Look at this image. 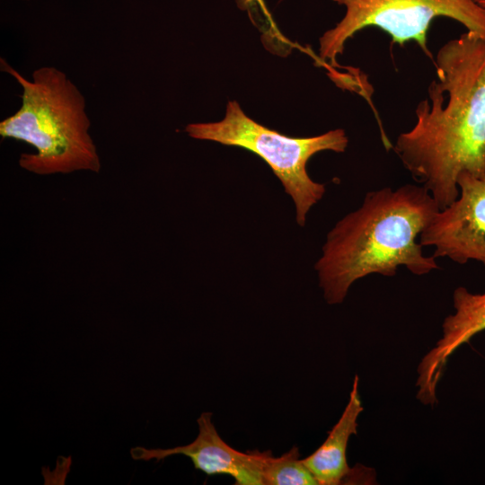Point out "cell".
<instances>
[{
	"mask_svg": "<svg viewBox=\"0 0 485 485\" xmlns=\"http://www.w3.org/2000/svg\"><path fill=\"white\" fill-rule=\"evenodd\" d=\"M435 65L428 99L393 150L444 209L459 196L460 172L485 174V39L467 31L440 48Z\"/></svg>",
	"mask_w": 485,
	"mask_h": 485,
	"instance_id": "cell-1",
	"label": "cell"
},
{
	"mask_svg": "<svg viewBox=\"0 0 485 485\" xmlns=\"http://www.w3.org/2000/svg\"><path fill=\"white\" fill-rule=\"evenodd\" d=\"M439 210L422 185L367 192L361 207L329 232L315 263L326 302L342 303L350 286L370 274L392 277L400 266L415 275L438 269L417 238Z\"/></svg>",
	"mask_w": 485,
	"mask_h": 485,
	"instance_id": "cell-2",
	"label": "cell"
},
{
	"mask_svg": "<svg viewBox=\"0 0 485 485\" xmlns=\"http://www.w3.org/2000/svg\"><path fill=\"white\" fill-rule=\"evenodd\" d=\"M0 64L22 91L21 107L0 122V136L36 149L20 155V167L39 175L99 172L101 161L89 133L85 98L66 74L41 66L30 80L3 58Z\"/></svg>",
	"mask_w": 485,
	"mask_h": 485,
	"instance_id": "cell-3",
	"label": "cell"
},
{
	"mask_svg": "<svg viewBox=\"0 0 485 485\" xmlns=\"http://www.w3.org/2000/svg\"><path fill=\"white\" fill-rule=\"evenodd\" d=\"M185 131L193 138L241 147L260 157L294 200L296 222L301 226L310 208L325 193L324 184L313 181L307 172L309 159L326 150L342 153L348 142L341 128L310 137H287L248 117L235 101L227 102L222 120L191 123Z\"/></svg>",
	"mask_w": 485,
	"mask_h": 485,
	"instance_id": "cell-4",
	"label": "cell"
},
{
	"mask_svg": "<svg viewBox=\"0 0 485 485\" xmlns=\"http://www.w3.org/2000/svg\"><path fill=\"white\" fill-rule=\"evenodd\" d=\"M344 5L343 18L319 40V56L336 66L347 40L360 30L374 26L401 45L415 41L431 57L427 33L439 16L462 23L469 31L485 39V7L474 0H333Z\"/></svg>",
	"mask_w": 485,
	"mask_h": 485,
	"instance_id": "cell-5",
	"label": "cell"
},
{
	"mask_svg": "<svg viewBox=\"0 0 485 485\" xmlns=\"http://www.w3.org/2000/svg\"><path fill=\"white\" fill-rule=\"evenodd\" d=\"M458 198L436 213L419 235L422 246H433V256L458 264L476 260L485 266V174L462 172Z\"/></svg>",
	"mask_w": 485,
	"mask_h": 485,
	"instance_id": "cell-6",
	"label": "cell"
},
{
	"mask_svg": "<svg viewBox=\"0 0 485 485\" xmlns=\"http://www.w3.org/2000/svg\"><path fill=\"white\" fill-rule=\"evenodd\" d=\"M197 437L186 445L167 449L131 448L134 460L160 461L168 456L182 454L189 457L196 470L207 475H229L238 485H263V467L269 451L241 452L219 436L211 412H203L197 419Z\"/></svg>",
	"mask_w": 485,
	"mask_h": 485,
	"instance_id": "cell-7",
	"label": "cell"
},
{
	"mask_svg": "<svg viewBox=\"0 0 485 485\" xmlns=\"http://www.w3.org/2000/svg\"><path fill=\"white\" fill-rule=\"evenodd\" d=\"M454 313L442 325L443 333L418 366L417 398L426 405L437 402L436 388L449 357L477 333L485 331V292L458 287L453 294Z\"/></svg>",
	"mask_w": 485,
	"mask_h": 485,
	"instance_id": "cell-8",
	"label": "cell"
},
{
	"mask_svg": "<svg viewBox=\"0 0 485 485\" xmlns=\"http://www.w3.org/2000/svg\"><path fill=\"white\" fill-rule=\"evenodd\" d=\"M358 382L356 375L348 402L325 441L303 459L318 485L373 484L375 481L373 469L365 466L350 468L347 461L348 439L357 433V419L363 410Z\"/></svg>",
	"mask_w": 485,
	"mask_h": 485,
	"instance_id": "cell-9",
	"label": "cell"
},
{
	"mask_svg": "<svg viewBox=\"0 0 485 485\" xmlns=\"http://www.w3.org/2000/svg\"><path fill=\"white\" fill-rule=\"evenodd\" d=\"M263 485H318L300 459L299 448L293 446L278 457L268 455L263 467Z\"/></svg>",
	"mask_w": 485,
	"mask_h": 485,
	"instance_id": "cell-10",
	"label": "cell"
},
{
	"mask_svg": "<svg viewBox=\"0 0 485 485\" xmlns=\"http://www.w3.org/2000/svg\"><path fill=\"white\" fill-rule=\"evenodd\" d=\"M257 1H260V0H238V3L242 4V5L248 6V5H250L251 4H252L254 2L257 3Z\"/></svg>",
	"mask_w": 485,
	"mask_h": 485,
	"instance_id": "cell-11",
	"label": "cell"
},
{
	"mask_svg": "<svg viewBox=\"0 0 485 485\" xmlns=\"http://www.w3.org/2000/svg\"><path fill=\"white\" fill-rule=\"evenodd\" d=\"M479 4H480L481 6L485 7V0L480 1Z\"/></svg>",
	"mask_w": 485,
	"mask_h": 485,
	"instance_id": "cell-12",
	"label": "cell"
},
{
	"mask_svg": "<svg viewBox=\"0 0 485 485\" xmlns=\"http://www.w3.org/2000/svg\"><path fill=\"white\" fill-rule=\"evenodd\" d=\"M474 1L477 2V3H479V2L481 1V0H474Z\"/></svg>",
	"mask_w": 485,
	"mask_h": 485,
	"instance_id": "cell-13",
	"label": "cell"
}]
</instances>
